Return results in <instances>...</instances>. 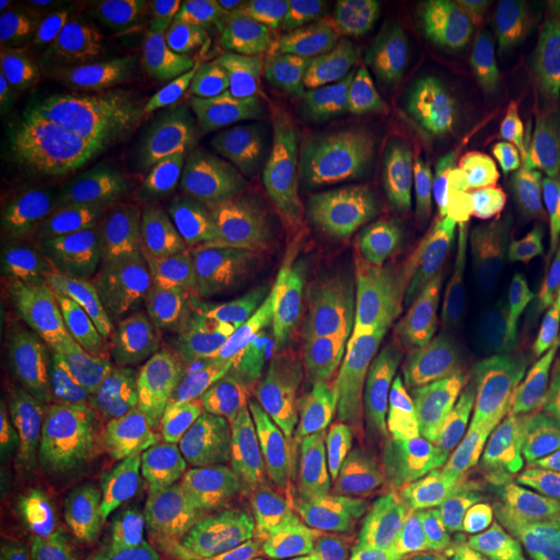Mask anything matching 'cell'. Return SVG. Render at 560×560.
<instances>
[{
  "mask_svg": "<svg viewBox=\"0 0 560 560\" xmlns=\"http://www.w3.org/2000/svg\"><path fill=\"white\" fill-rule=\"evenodd\" d=\"M187 19L179 13L151 19L125 32L107 52H102L86 94L79 102L81 120L120 117L149 89L164 62L179 50Z\"/></svg>",
  "mask_w": 560,
  "mask_h": 560,
  "instance_id": "obj_21",
  "label": "cell"
},
{
  "mask_svg": "<svg viewBox=\"0 0 560 560\" xmlns=\"http://www.w3.org/2000/svg\"><path fill=\"white\" fill-rule=\"evenodd\" d=\"M276 516L159 514L143 520L107 560H247Z\"/></svg>",
  "mask_w": 560,
  "mask_h": 560,
  "instance_id": "obj_20",
  "label": "cell"
},
{
  "mask_svg": "<svg viewBox=\"0 0 560 560\" xmlns=\"http://www.w3.org/2000/svg\"><path fill=\"white\" fill-rule=\"evenodd\" d=\"M24 11H26L24 0H3V3H0V30H3V34L16 30V19Z\"/></svg>",
  "mask_w": 560,
  "mask_h": 560,
  "instance_id": "obj_29",
  "label": "cell"
},
{
  "mask_svg": "<svg viewBox=\"0 0 560 560\" xmlns=\"http://www.w3.org/2000/svg\"><path fill=\"white\" fill-rule=\"evenodd\" d=\"M475 262L509 335L560 319V234L529 247L480 242Z\"/></svg>",
  "mask_w": 560,
  "mask_h": 560,
  "instance_id": "obj_17",
  "label": "cell"
},
{
  "mask_svg": "<svg viewBox=\"0 0 560 560\" xmlns=\"http://www.w3.org/2000/svg\"><path fill=\"white\" fill-rule=\"evenodd\" d=\"M540 153H542V156H545V159H548V161H550V164H552V166H556V170L560 172V136H556V138H550V140H548V143H545V145H542V149H540Z\"/></svg>",
  "mask_w": 560,
  "mask_h": 560,
  "instance_id": "obj_31",
  "label": "cell"
},
{
  "mask_svg": "<svg viewBox=\"0 0 560 560\" xmlns=\"http://www.w3.org/2000/svg\"><path fill=\"white\" fill-rule=\"evenodd\" d=\"M433 560H540L522 522L467 488L444 490L420 516Z\"/></svg>",
  "mask_w": 560,
  "mask_h": 560,
  "instance_id": "obj_18",
  "label": "cell"
},
{
  "mask_svg": "<svg viewBox=\"0 0 560 560\" xmlns=\"http://www.w3.org/2000/svg\"><path fill=\"white\" fill-rule=\"evenodd\" d=\"M140 514L143 490L128 475H62L13 511L3 560H107L138 527Z\"/></svg>",
  "mask_w": 560,
  "mask_h": 560,
  "instance_id": "obj_9",
  "label": "cell"
},
{
  "mask_svg": "<svg viewBox=\"0 0 560 560\" xmlns=\"http://www.w3.org/2000/svg\"><path fill=\"white\" fill-rule=\"evenodd\" d=\"M73 270L195 340L262 369L317 348L363 289L361 265L342 242L306 223L128 236Z\"/></svg>",
  "mask_w": 560,
  "mask_h": 560,
  "instance_id": "obj_1",
  "label": "cell"
},
{
  "mask_svg": "<svg viewBox=\"0 0 560 560\" xmlns=\"http://www.w3.org/2000/svg\"><path fill=\"white\" fill-rule=\"evenodd\" d=\"M527 532L532 548L540 560H560V503L558 506L532 511V514L516 516Z\"/></svg>",
  "mask_w": 560,
  "mask_h": 560,
  "instance_id": "obj_26",
  "label": "cell"
},
{
  "mask_svg": "<svg viewBox=\"0 0 560 560\" xmlns=\"http://www.w3.org/2000/svg\"><path fill=\"white\" fill-rule=\"evenodd\" d=\"M322 470L317 446L272 418H242L202 433L143 488L140 522L159 514L276 516Z\"/></svg>",
  "mask_w": 560,
  "mask_h": 560,
  "instance_id": "obj_5",
  "label": "cell"
},
{
  "mask_svg": "<svg viewBox=\"0 0 560 560\" xmlns=\"http://www.w3.org/2000/svg\"><path fill=\"white\" fill-rule=\"evenodd\" d=\"M355 560H433V556L400 514L374 509L355 524Z\"/></svg>",
  "mask_w": 560,
  "mask_h": 560,
  "instance_id": "obj_24",
  "label": "cell"
},
{
  "mask_svg": "<svg viewBox=\"0 0 560 560\" xmlns=\"http://www.w3.org/2000/svg\"><path fill=\"white\" fill-rule=\"evenodd\" d=\"M550 73V79H552V96H550V102H552V112H556V117L560 120V47H558V52L552 55L550 58V62H548V68H545Z\"/></svg>",
  "mask_w": 560,
  "mask_h": 560,
  "instance_id": "obj_30",
  "label": "cell"
},
{
  "mask_svg": "<svg viewBox=\"0 0 560 560\" xmlns=\"http://www.w3.org/2000/svg\"><path fill=\"white\" fill-rule=\"evenodd\" d=\"M0 170L34 226H66L100 195V166L60 117L3 120Z\"/></svg>",
  "mask_w": 560,
  "mask_h": 560,
  "instance_id": "obj_11",
  "label": "cell"
},
{
  "mask_svg": "<svg viewBox=\"0 0 560 560\" xmlns=\"http://www.w3.org/2000/svg\"><path fill=\"white\" fill-rule=\"evenodd\" d=\"M520 96L514 73L493 62L439 50L412 81L418 115L444 136L467 138V132L511 109Z\"/></svg>",
  "mask_w": 560,
  "mask_h": 560,
  "instance_id": "obj_15",
  "label": "cell"
},
{
  "mask_svg": "<svg viewBox=\"0 0 560 560\" xmlns=\"http://www.w3.org/2000/svg\"><path fill=\"white\" fill-rule=\"evenodd\" d=\"M545 9H548L550 16L560 24V0H545Z\"/></svg>",
  "mask_w": 560,
  "mask_h": 560,
  "instance_id": "obj_32",
  "label": "cell"
},
{
  "mask_svg": "<svg viewBox=\"0 0 560 560\" xmlns=\"http://www.w3.org/2000/svg\"><path fill=\"white\" fill-rule=\"evenodd\" d=\"M338 164V140L322 138L185 170L132 174L128 190L185 226L252 229L327 200Z\"/></svg>",
  "mask_w": 560,
  "mask_h": 560,
  "instance_id": "obj_6",
  "label": "cell"
},
{
  "mask_svg": "<svg viewBox=\"0 0 560 560\" xmlns=\"http://www.w3.org/2000/svg\"><path fill=\"white\" fill-rule=\"evenodd\" d=\"M527 363L550 392L560 397V325L545 330L527 350Z\"/></svg>",
  "mask_w": 560,
  "mask_h": 560,
  "instance_id": "obj_27",
  "label": "cell"
},
{
  "mask_svg": "<svg viewBox=\"0 0 560 560\" xmlns=\"http://www.w3.org/2000/svg\"><path fill=\"white\" fill-rule=\"evenodd\" d=\"M493 350V322L465 265L412 278L363 327L348 355L342 395L359 423L441 384H465Z\"/></svg>",
  "mask_w": 560,
  "mask_h": 560,
  "instance_id": "obj_3",
  "label": "cell"
},
{
  "mask_svg": "<svg viewBox=\"0 0 560 560\" xmlns=\"http://www.w3.org/2000/svg\"><path fill=\"white\" fill-rule=\"evenodd\" d=\"M472 223L482 242L501 247H529L560 234V172L540 151L501 159Z\"/></svg>",
  "mask_w": 560,
  "mask_h": 560,
  "instance_id": "obj_16",
  "label": "cell"
},
{
  "mask_svg": "<svg viewBox=\"0 0 560 560\" xmlns=\"http://www.w3.org/2000/svg\"><path fill=\"white\" fill-rule=\"evenodd\" d=\"M257 125V86L208 42H185L104 136L100 164L125 174L229 159Z\"/></svg>",
  "mask_w": 560,
  "mask_h": 560,
  "instance_id": "obj_4",
  "label": "cell"
},
{
  "mask_svg": "<svg viewBox=\"0 0 560 560\" xmlns=\"http://www.w3.org/2000/svg\"><path fill=\"white\" fill-rule=\"evenodd\" d=\"M560 47V24L545 0H467L454 5L439 50L493 62L509 73L540 62L548 68Z\"/></svg>",
  "mask_w": 560,
  "mask_h": 560,
  "instance_id": "obj_14",
  "label": "cell"
},
{
  "mask_svg": "<svg viewBox=\"0 0 560 560\" xmlns=\"http://www.w3.org/2000/svg\"><path fill=\"white\" fill-rule=\"evenodd\" d=\"M247 560H355V524L335 509H296L278 516Z\"/></svg>",
  "mask_w": 560,
  "mask_h": 560,
  "instance_id": "obj_23",
  "label": "cell"
},
{
  "mask_svg": "<svg viewBox=\"0 0 560 560\" xmlns=\"http://www.w3.org/2000/svg\"><path fill=\"white\" fill-rule=\"evenodd\" d=\"M32 262V221L16 195L0 182V268L3 283L16 280Z\"/></svg>",
  "mask_w": 560,
  "mask_h": 560,
  "instance_id": "obj_25",
  "label": "cell"
},
{
  "mask_svg": "<svg viewBox=\"0 0 560 560\" xmlns=\"http://www.w3.org/2000/svg\"><path fill=\"white\" fill-rule=\"evenodd\" d=\"M73 16L86 19H120V16H136L143 9H153L151 3H132V0H75L68 3Z\"/></svg>",
  "mask_w": 560,
  "mask_h": 560,
  "instance_id": "obj_28",
  "label": "cell"
},
{
  "mask_svg": "<svg viewBox=\"0 0 560 560\" xmlns=\"http://www.w3.org/2000/svg\"><path fill=\"white\" fill-rule=\"evenodd\" d=\"M462 387L465 384H441L384 412L353 465L361 490L402 495L441 470L465 408Z\"/></svg>",
  "mask_w": 560,
  "mask_h": 560,
  "instance_id": "obj_12",
  "label": "cell"
},
{
  "mask_svg": "<svg viewBox=\"0 0 560 560\" xmlns=\"http://www.w3.org/2000/svg\"><path fill=\"white\" fill-rule=\"evenodd\" d=\"M452 472L514 516L558 506L560 397L520 376H482L462 408Z\"/></svg>",
  "mask_w": 560,
  "mask_h": 560,
  "instance_id": "obj_7",
  "label": "cell"
},
{
  "mask_svg": "<svg viewBox=\"0 0 560 560\" xmlns=\"http://www.w3.org/2000/svg\"><path fill=\"white\" fill-rule=\"evenodd\" d=\"M353 159L361 177L392 206H429L486 170V151L470 138L433 130L418 115L410 81L369 75L355 107Z\"/></svg>",
  "mask_w": 560,
  "mask_h": 560,
  "instance_id": "obj_8",
  "label": "cell"
},
{
  "mask_svg": "<svg viewBox=\"0 0 560 560\" xmlns=\"http://www.w3.org/2000/svg\"><path fill=\"white\" fill-rule=\"evenodd\" d=\"M452 16L454 5L450 0L374 3V26L382 47L371 75L382 81H416L450 30Z\"/></svg>",
  "mask_w": 560,
  "mask_h": 560,
  "instance_id": "obj_22",
  "label": "cell"
},
{
  "mask_svg": "<svg viewBox=\"0 0 560 560\" xmlns=\"http://www.w3.org/2000/svg\"><path fill=\"white\" fill-rule=\"evenodd\" d=\"M34 397L73 429L107 439H164L213 416L262 376L170 322L70 272L26 340Z\"/></svg>",
  "mask_w": 560,
  "mask_h": 560,
  "instance_id": "obj_2",
  "label": "cell"
},
{
  "mask_svg": "<svg viewBox=\"0 0 560 560\" xmlns=\"http://www.w3.org/2000/svg\"><path fill=\"white\" fill-rule=\"evenodd\" d=\"M371 19L363 0H262L236 16L231 37L257 66L304 81L359 58Z\"/></svg>",
  "mask_w": 560,
  "mask_h": 560,
  "instance_id": "obj_10",
  "label": "cell"
},
{
  "mask_svg": "<svg viewBox=\"0 0 560 560\" xmlns=\"http://www.w3.org/2000/svg\"><path fill=\"white\" fill-rule=\"evenodd\" d=\"M102 52L52 24H19L0 39L3 120H50L83 100Z\"/></svg>",
  "mask_w": 560,
  "mask_h": 560,
  "instance_id": "obj_13",
  "label": "cell"
},
{
  "mask_svg": "<svg viewBox=\"0 0 560 560\" xmlns=\"http://www.w3.org/2000/svg\"><path fill=\"white\" fill-rule=\"evenodd\" d=\"M499 164L501 156H490L480 174L431 200L416 215H410L395 231H389L361 262L363 285L395 276V272L423 268L439 255H444L467 229V223L475 221L482 195H486Z\"/></svg>",
  "mask_w": 560,
  "mask_h": 560,
  "instance_id": "obj_19",
  "label": "cell"
}]
</instances>
